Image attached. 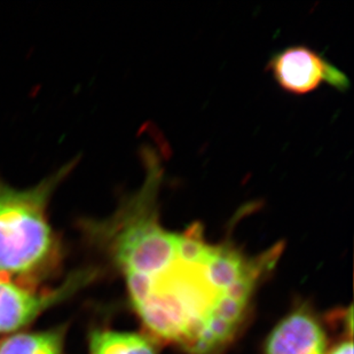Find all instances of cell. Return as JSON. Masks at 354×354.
I'll return each mask as SVG.
<instances>
[{"instance_id":"obj_1","label":"cell","mask_w":354,"mask_h":354,"mask_svg":"<svg viewBox=\"0 0 354 354\" xmlns=\"http://www.w3.org/2000/svg\"><path fill=\"white\" fill-rule=\"evenodd\" d=\"M179 235L169 264L151 275L125 277L131 301L155 337L189 354L217 353L234 338L258 281L283 247L248 257L232 244L207 243L200 223Z\"/></svg>"},{"instance_id":"obj_2","label":"cell","mask_w":354,"mask_h":354,"mask_svg":"<svg viewBox=\"0 0 354 354\" xmlns=\"http://www.w3.org/2000/svg\"><path fill=\"white\" fill-rule=\"evenodd\" d=\"M76 160L26 189L0 177V277L40 280L57 271L62 241L50 224V201L76 167Z\"/></svg>"},{"instance_id":"obj_3","label":"cell","mask_w":354,"mask_h":354,"mask_svg":"<svg viewBox=\"0 0 354 354\" xmlns=\"http://www.w3.org/2000/svg\"><path fill=\"white\" fill-rule=\"evenodd\" d=\"M92 277V272H77L68 277L61 287L50 290H37L0 277V334L27 327L43 312L76 292Z\"/></svg>"},{"instance_id":"obj_4","label":"cell","mask_w":354,"mask_h":354,"mask_svg":"<svg viewBox=\"0 0 354 354\" xmlns=\"http://www.w3.org/2000/svg\"><path fill=\"white\" fill-rule=\"evenodd\" d=\"M277 85L288 93H311L322 84L344 92L350 80L335 64L326 60L310 47L291 46L274 54L268 62Z\"/></svg>"},{"instance_id":"obj_5","label":"cell","mask_w":354,"mask_h":354,"mask_svg":"<svg viewBox=\"0 0 354 354\" xmlns=\"http://www.w3.org/2000/svg\"><path fill=\"white\" fill-rule=\"evenodd\" d=\"M265 354H327V338L310 312L298 310L272 331Z\"/></svg>"},{"instance_id":"obj_6","label":"cell","mask_w":354,"mask_h":354,"mask_svg":"<svg viewBox=\"0 0 354 354\" xmlns=\"http://www.w3.org/2000/svg\"><path fill=\"white\" fill-rule=\"evenodd\" d=\"M62 328L35 333H17L0 343V354H64Z\"/></svg>"},{"instance_id":"obj_7","label":"cell","mask_w":354,"mask_h":354,"mask_svg":"<svg viewBox=\"0 0 354 354\" xmlns=\"http://www.w3.org/2000/svg\"><path fill=\"white\" fill-rule=\"evenodd\" d=\"M88 343L90 354H158L147 338L133 333L97 329Z\"/></svg>"},{"instance_id":"obj_8","label":"cell","mask_w":354,"mask_h":354,"mask_svg":"<svg viewBox=\"0 0 354 354\" xmlns=\"http://www.w3.org/2000/svg\"><path fill=\"white\" fill-rule=\"evenodd\" d=\"M329 354H353L352 341L343 342L338 344Z\"/></svg>"}]
</instances>
